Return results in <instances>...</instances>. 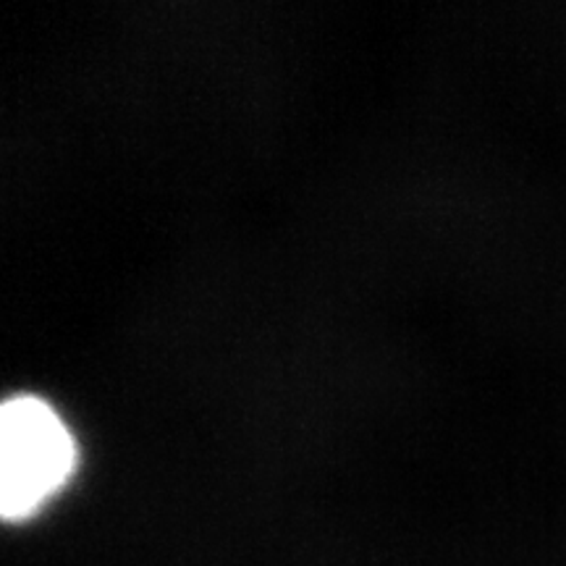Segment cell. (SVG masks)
<instances>
[{
    "mask_svg": "<svg viewBox=\"0 0 566 566\" xmlns=\"http://www.w3.org/2000/svg\"><path fill=\"white\" fill-rule=\"evenodd\" d=\"M74 438L53 407L13 396L0 409V509L24 520L66 483L74 470Z\"/></svg>",
    "mask_w": 566,
    "mask_h": 566,
    "instance_id": "obj_1",
    "label": "cell"
}]
</instances>
